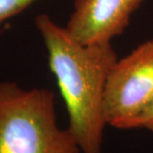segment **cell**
Listing matches in <instances>:
<instances>
[{
	"instance_id": "obj_1",
	"label": "cell",
	"mask_w": 153,
	"mask_h": 153,
	"mask_svg": "<svg viewBox=\"0 0 153 153\" xmlns=\"http://www.w3.org/2000/svg\"><path fill=\"white\" fill-rule=\"evenodd\" d=\"M48 51V66L65 104L72 133L81 153H101L107 125L106 84L118 60L111 43L82 44L48 14L35 17Z\"/></svg>"
},
{
	"instance_id": "obj_2",
	"label": "cell",
	"mask_w": 153,
	"mask_h": 153,
	"mask_svg": "<svg viewBox=\"0 0 153 153\" xmlns=\"http://www.w3.org/2000/svg\"><path fill=\"white\" fill-rule=\"evenodd\" d=\"M0 153H81L72 133L60 128L54 94L0 81Z\"/></svg>"
},
{
	"instance_id": "obj_3",
	"label": "cell",
	"mask_w": 153,
	"mask_h": 153,
	"mask_svg": "<svg viewBox=\"0 0 153 153\" xmlns=\"http://www.w3.org/2000/svg\"><path fill=\"white\" fill-rule=\"evenodd\" d=\"M153 102V39L118 59L106 84L104 113L107 125L136 128L139 118Z\"/></svg>"
},
{
	"instance_id": "obj_4",
	"label": "cell",
	"mask_w": 153,
	"mask_h": 153,
	"mask_svg": "<svg viewBox=\"0 0 153 153\" xmlns=\"http://www.w3.org/2000/svg\"><path fill=\"white\" fill-rule=\"evenodd\" d=\"M143 0H75L66 30L82 44L111 43L122 35Z\"/></svg>"
},
{
	"instance_id": "obj_5",
	"label": "cell",
	"mask_w": 153,
	"mask_h": 153,
	"mask_svg": "<svg viewBox=\"0 0 153 153\" xmlns=\"http://www.w3.org/2000/svg\"><path fill=\"white\" fill-rule=\"evenodd\" d=\"M37 0H0V26L5 21L20 14Z\"/></svg>"
},
{
	"instance_id": "obj_6",
	"label": "cell",
	"mask_w": 153,
	"mask_h": 153,
	"mask_svg": "<svg viewBox=\"0 0 153 153\" xmlns=\"http://www.w3.org/2000/svg\"><path fill=\"white\" fill-rule=\"evenodd\" d=\"M136 128H144L153 133V102L139 118Z\"/></svg>"
}]
</instances>
